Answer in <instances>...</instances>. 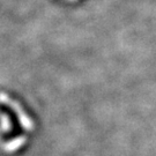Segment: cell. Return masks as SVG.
Wrapping results in <instances>:
<instances>
[{
    "mask_svg": "<svg viewBox=\"0 0 156 156\" xmlns=\"http://www.w3.org/2000/svg\"><path fill=\"white\" fill-rule=\"evenodd\" d=\"M0 102H4L5 104L13 108V110L16 112L17 117L20 118V120H21V123H22V125L24 126L26 129H28V131L33 129V122H31L28 118V116L22 111V109L20 108V105H19L17 103H15V102L12 101L8 96H6L5 94H1V93H0Z\"/></svg>",
    "mask_w": 156,
    "mask_h": 156,
    "instance_id": "1",
    "label": "cell"
}]
</instances>
